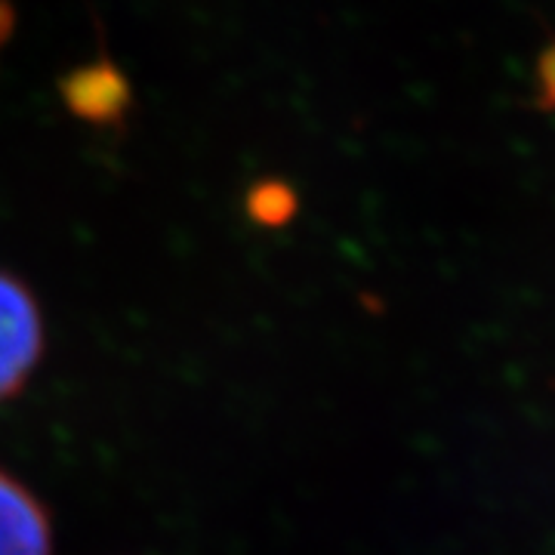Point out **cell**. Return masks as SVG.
<instances>
[{
    "label": "cell",
    "mask_w": 555,
    "mask_h": 555,
    "mask_svg": "<svg viewBox=\"0 0 555 555\" xmlns=\"http://www.w3.org/2000/svg\"><path fill=\"white\" fill-rule=\"evenodd\" d=\"M247 214L266 229H278L297 214V195L284 182H259L247 198Z\"/></svg>",
    "instance_id": "4"
},
{
    "label": "cell",
    "mask_w": 555,
    "mask_h": 555,
    "mask_svg": "<svg viewBox=\"0 0 555 555\" xmlns=\"http://www.w3.org/2000/svg\"><path fill=\"white\" fill-rule=\"evenodd\" d=\"M43 356L38 299L10 272H0V401L20 396Z\"/></svg>",
    "instance_id": "1"
},
{
    "label": "cell",
    "mask_w": 555,
    "mask_h": 555,
    "mask_svg": "<svg viewBox=\"0 0 555 555\" xmlns=\"http://www.w3.org/2000/svg\"><path fill=\"white\" fill-rule=\"evenodd\" d=\"M0 555H53L50 518L20 478L0 469Z\"/></svg>",
    "instance_id": "2"
},
{
    "label": "cell",
    "mask_w": 555,
    "mask_h": 555,
    "mask_svg": "<svg viewBox=\"0 0 555 555\" xmlns=\"http://www.w3.org/2000/svg\"><path fill=\"white\" fill-rule=\"evenodd\" d=\"M62 100L72 115L90 124H118L130 105L127 78L108 60L75 68L62 80Z\"/></svg>",
    "instance_id": "3"
},
{
    "label": "cell",
    "mask_w": 555,
    "mask_h": 555,
    "mask_svg": "<svg viewBox=\"0 0 555 555\" xmlns=\"http://www.w3.org/2000/svg\"><path fill=\"white\" fill-rule=\"evenodd\" d=\"M534 102L540 112H555V40L543 47L534 65Z\"/></svg>",
    "instance_id": "5"
}]
</instances>
